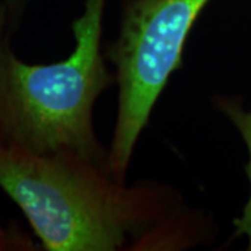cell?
Instances as JSON below:
<instances>
[{"label": "cell", "mask_w": 251, "mask_h": 251, "mask_svg": "<svg viewBox=\"0 0 251 251\" xmlns=\"http://www.w3.org/2000/svg\"><path fill=\"white\" fill-rule=\"evenodd\" d=\"M0 187L49 251L187 250L215 237L177 188L155 180L127 186L69 152L0 145Z\"/></svg>", "instance_id": "1"}, {"label": "cell", "mask_w": 251, "mask_h": 251, "mask_svg": "<svg viewBox=\"0 0 251 251\" xmlns=\"http://www.w3.org/2000/svg\"><path fill=\"white\" fill-rule=\"evenodd\" d=\"M106 0H85L73 21L74 50L49 64L0 53V145L36 153L69 152L108 169L109 148L94 128L97 99L116 84L102 52Z\"/></svg>", "instance_id": "2"}, {"label": "cell", "mask_w": 251, "mask_h": 251, "mask_svg": "<svg viewBox=\"0 0 251 251\" xmlns=\"http://www.w3.org/2000/svg\"><path fill=\"white\" fill-rule=\"evenodd\" d=\"M211 0H122L116 39L105 48L115 66L117 116L108 172L126 181L138 138L183 52L197 18Z\"/></svg>", "instance_id": "3"}, {"label": "cell", "mask_w": 251, "mask_h": 251, "mask_svg": "<svg viewBox=\"0 0 251 251\" xmlns=\"http://www.w3.org/2000/svg\"><path fill=\"white\" fill-rule=\"evenodd\" d=\"M212 105L239 131L249 153V161L246 163L244 169L250 183V194L247 198V202L243 206L240 216H237L233 221V236L236 239H246L247 250L251 251V109L249 110L244 108L242 98L221 95V94L212 98Z\"/></svg>", "instance_id": "4"}, {"label": "cell", "mask_w": 251, "mask_h": 251, "mask_svg": "<svg viewBox=\"0 0 251 251\" xmlns=\"http://www.w3.org/2000/svg\"><path fill=\"white\" fill-rule=\"evenodd\" d=\"M9 250H35V246L31 240L24 239L21 234L6 229L0 219V251Z\"/></svg>", "instance_id": "5"}, {"label": "cell", "mask_w": 251, "mask_h": 251, "mask_svg": "<svg viewBox=\"0 0 251 251\" xmlns=\"http://www.w3.org/2000/svg\"><path fill=\"white\" fill-rule=\"evenodd\" d=\"M7 29H11V17H10V11L7 9V6L0 1V53H1V49L6 44V41L9 39V36L6 34Z\"/></svg>", "instance_id": "6"}, {"label": "cell", "mask_w": 251, "mask_h": 251, "mask_svg": "<svg viewBox=\"0 0 251 251\" xmlns=\"http://www.w3.org/2000/svg\"><path fill=\"white\" fill-rule=\"evenodd\" d=\"M0 1H3L7 6L10 11V17H11V24H13V21H16V18L23 13L24 4L27 0H0Z\"/></svg>", "instance_id": "7"}, {"label": "cell", "mask_w": 251, "mask_h": 251, "mask_svg": "<svg viewBox=\"0 0 251 251\" xmlns=\"http://www.w3.org/2000/svg\"><path fill=\"white\" fill-rule=\"evenodd\" d=\"M250 3H251V0H250Z\"/></svg>", "instance_id": "8"}]
</instances>
